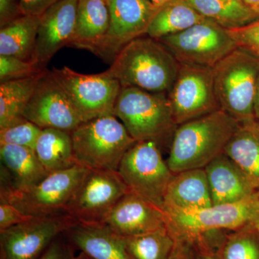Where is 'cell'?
<instances>
[{"label":"cell","mask_w":259,"mask_h":259,"mask_svg":"<svg viewBox=\"0 0 259 259\" xmlns=\"http://www.w3.org/2000/svg\"><path fill=\"white\" fill-rule=\"evenodd\" d=\"M181 65L161 42L140 37L126 45L107 70L122 88L169 93Z\"/></svg>","instance_id":"1"},{"label":"cell","mask_w":259,"mask_h":259,"mask_svg":"<svg viewBox=\"0 0 259 259\" xmlns=\"http://www.w3.org/2000/svg\"><path fill=\"white\" fill-rule=\"evenodd\" d=\"M239 124L219 110L177 126L166 161L171 171L204 168L224 153Z\"/></svg>","instance_id":"2"},{"label":"cell","mask_w":259,"mask_h":259,"mask_svg":"<svg viewBox=\"0 0 259 259\" xmlns=\"http://www.w3.org/2000/svg\"><path fill=\"white\" fill-rule=\"evenodd\" d=\"M71 136L76 163L88 169L117 171L122 158L136 143L113 115L82 122Z\"/></svg>","instance_id":"3"},{"label":"cell","mask_w":259,"mask_h":259,"mask_svg":"<svg viewBox=\"0 0 259 259\" xmlns=\"http://www.w3.org/2000/svg\"><path fill=\"white\" fill-rule=\"evenodd\" d=\"M259 58L236 48L213 68L218 103L239 123L255 118L254 100Z\"/></svg>","instance_id":"4"},{"label":"cell","mask_w":259,"mask_h":259,"mask_svg":"<svg viewBox=\"0 0 259 259\" xmlns=\"http://www.w3.org/2000/svg\"><path fill=\"white\" fill-rule=\"evenodd\" d=\"M167 228L175 238L192 242L211 232L233 231L254 223L259 216V192L236 203L198 209H168Z\"/></svg>","instance_id":"5"},{"label":"cell","mask_w":259,"mask_h":259,"mask_svg":"<svg viewBox=\"0 0 259 259\" xmlns=\"http://www.w3.org/2000/svg\"><path fill=\"white\" fill-rule=\"evenodd\" d=\"M113 115L136 141L160 140L176 129L168 94L136 88H122Z\"/></svg>","instance_id":"6"},{"label":"cell","mask_w":259,"mask_h":259,"mask_svg":"<svg viewBox=\"0 0 259 259\" xmlns=\"http://www.w3.org/2000/svg\"><path fill=\"white\" fill-rule=\"evenodd\" d=\"M117 172L129 192L163 210L167 187L175 173L163 160L157 141L136 142L122 158Z\"/></svg>","instance_id":"7"},{"label":"cell","mask_w":259,"mask_h":259,"mask_svg":"<svg viewBox=\"0 0 259 259\" xmlns=\"http://www.w3.org/2000/svg\"><path fill=\"white\" fill-rule=\"evenodd\" d=\"M88 170L76 164L67 169L51 172L28 189L1 190L0 201L13 204L32 217L62 214Z\"/></svg>","instance_id":"8"},{"label":"cell","mask_w":259,"mask_h":259,"mask_svg":"<svg viewBox=\"0 0 259 259\" xmlns=\"http://www.w3.org/2000/svg\"><path fill=\"white\" fill-rule=\"evenodd\" d=\"M51 71L83 122L113 115L122 86L108 71L83 74L68 66Z\"/></svg>","instance_id":"9"},{"label":"cell","mask_w":259,"mask_h":259,"mask_svg":"<svg viewBox=\"0 0 259 259\" xmlns=\"http://www.w3.org/2000/svg\"><path fill=\"white\" fill-rule=\"evenodd\" d=\"M158 40L182 66L209 69L238 48L228 30L209 19Z\"/></svg>","instance_id":"10"},{"label":"cell","mask_w":259,"mask_h":259,"mask_svg":"<svg viewBox=\"0 0 259 259\" xmlns=\"http://www.w3.org/2000/svg\"><path fill=\"white\" fill-rule=\"evenodd\" d=\"M129 192L117 171L88 169L65 209L78 224H103Z\"/></svg>","instance_id":"11"},{"label":"cell","mask_w":259,"mask_h":259,"mask_svg":"<svg viewBox=\"0 0 259 259\" xmlns=\"http://www.w3.org/2000/svg\"><path fill=\"white\" fill-rule=\"evenodd\" d=\"M168 100L177 126L221 110L213 69L181 65Z\"/></svg>","instance_id":"12"},{"label":"cell","mask_w":259,"mask_h":259,"mask_svg":"<svg viewBox=\"0 0 259 259\" xmlns=\"http://www.w3.org/2000/svg\"><path fill=\"white\" fill-rule=\"evenodd\" d=\"M110 25L105 37L92 51L111 64L117 54L138 37L146 35L160 8L148 0H107Z\"/></svg>","instance_id":"13"},{"label":"cell","mask_w":259,"mask_h":259,"mask_svg":"<svg viewBox=\"0 0 259 259\" xmlns=\"http://www.w3.org/2000/svg\"><path fill=\"white\" fill-rule=\"evenodd\" d=\"M76 224L62 213L35 217L0 231L1 259H38L56 238Z\"/></svg>","instance_id":"14"},{"label":"cell","mask_w":259,"mask_h":259,"mask_svg":"<svg viewBox=\"0 0 259 259\" xmlns=\"http://www.w3.org/2000/svg\"><path fill=\"white\" fill-rule=\"evenodd\" d=\"M23 117L40 128L71 133L82 123L66 94L46 70L23 112Z\"/></svg>","instance_id":"15"},{"label":"cell","mask_w":259,"mask_h":259,"mask_svg":"<svg viewBox=\"0 0 259 259\" xmlns=\"http://www.w3.org/2000/svg\"><path fill=\"white\" fill-rule=\"evenodd\" d=\"M78 0H61L40 16L32 62L40 71L61 49L69 47L76 25Z\"/></svg>","instance_id":"16"},{"label":"cell","mask_w":259,"mask_h":259,"mask_svg":"<svg viewBox=\"0 0 259 259\" xmlns=\"http://www.w3.org/2000/svg\"><path fill=\"white\" fill-rule=\"evenodd\" d=\"M103 224L122 237L144 234L166 226L161 209L131 192L115 204Z\"/></svg>","instance_id":"17"},{"label":"cell","mask_w":259,"mask_h":259,"mask_svg":"<svg viewBox=\"0 0 259 259\" xmlns=\"http://www.w3.org/2000/svg\"><path fill=\"white\" fill-rule=\"evenodd\" d=\"M204 168L213 205L236 203L259 192L241 168L224 153Z\"/></svg>","instance_id":"18"},{"label":"cell","mask_w":259,"mask_h":259,"mask_svg":"<svg viewBox=\"0 0 259 259\" xmlns=\"http://www.w3.org/2000/svg\"><path fill=\"white\" fill-rule=\"evenodd\" d=\"M1 190H23L36 185L49 175L34 149L0 144Z\"/></svg>","instance_id":"19"},{"label":"cell","mask_w":259,"mask_h":259,"mask_svg":"<svg viewBox=\"0 0 259 259\" xmlns=\"http://www.w3.org/2000/svg\"><path fill=\"white\" fill-rule=\"evenodd\" d=\"M204 168H194L175 174L167 187L163 210L198 209L212 206Z\"/></svg>","instance_id":"20"},{"label":"cell","mask_w":259,"mask_h":259,"mask_svg":"<svg viewBox=\"0 0 259 259\" xmlns=\"http://www.w3.org/2000/svg\"><path fill=\"white\" fill-rule=\"evenodd\" d=\"M70 239L92 259H131L123 238L105 224H76L69 231Z\"/></svg>","instance_id":"21"},{"label":"cell","mask_w":259,"mask_h":259,"mask_svg":"<svg viewBox=\"0 0 259 259\" xmlns=\"http://www.w3.org/2000/svg\"><path fill=\"white\" fill-rule=\"evenodd\" d=\"M109 25L107 0H78L74 34L69 47L92 52L105 37Z\"/></svg>","instance_id":"22"},{"label":"cell","mask_w":259,"mask_h":259,"mask_svg":"<svg viewBox=\"0 0 259 259\" xmlns=\"http://www.w3.org/2000/svg\"><path fill=\"white\" fill-rule=\"evenodd\" d=\"M259 191V121L241 122L224 151Z\"/></svg>","instance_id":"23"},{"label":"cell","mask_w":259,"mask_h":259,"mask_svg":"<svg viewBox=\"0 0 259 259\" xmlns=\"http://www.w3.org/2000/svg\"><path fill=\"white\" fill-rule=\"evenodd\" d=\"M40 17L23 15L0 29V56L32 61Z\"/></svg>","instance_id":"24"},{"label":"cell","mask_w":259,"mask_h":259,"mask_svg":"<svg viewBox=\"0 0 259 259\" xmlns=\"http://www.w3.org/2000/svg\"><path fill=\"white\" fill-rule=\"evenodd\" d=\"M206 20L208 19L199 14L187 0H173L159 8L146 35L159 40L185 31Z\"/></svg>","instance_id":"25"},{"label":"cell","mask_w":259,"mask_h":259,"mask_svg":"<svg viewBox=\"0 0 259 259\" xmlns=\"http://www.w3.org/2000/svg\"><path fill=\"white\" fill-rule=\"evenodd\" d=\"M34 151L49 173L67 169L77 164L71 133L54 128L42 129Z\"/></svg>","instance_id":"26"},{"label":"cell","mask_w":259,"mask_h":259,"mask_svg":"<svg viewBox=\"0 0 259 259\" xmlns=\"http://www.w3.org/2000/svg\"><path fill=\"white\" fill-rule=\"evenodd\" d=\"M45 71L0 83V129L25 118L24 110Z\"/></svg>","instance_id":"27"},{"label":"cell","mask_w":259,"mask_h":259,"mask_svg":"<svg viewBox=\"0 0 259 259\" xmlns=\"http://www.w3.org/2000/svg\"><path fill=\"white\" fill-rule=\"evenodd\" d=\"M204 18L223 28L243 26L259 18L241 0H187Z\"/></svg>","instance_id":"28"},{"label":"cell","mask_w":259,"mask_h":259,"mask_svg":"<svg viewBox=\"0 0 259 259\" xmlns=\"http://www.w3.org/2000/svg\"><path fill=\"white\" fill-rule=\"evenodd\" d=\"M227 232H221L218 245L210 243L218 258L259 259V233L254 223Z\"/></svg>","instance_id":"29"},{"label":"cell","mask_w":259,"mask_h":259,"mask_svg":"<svg viewBox=\"0 0 259 259\" xmlns=\"http://www.w3.org/2000/svg\"><path fill=\"white\" fill-rule=\"evenodd\" d=\"M122 238L131 259H168L176 243L167 226L157 231Z\"/></svg>","instance_id":"30"},{"label":"cell","mask_w":259,"mask_h":259,"mask_svg":"<svg viewBox=\"0 0 259 259\" xmlns=\"http://www.w3.org/2000/svg\"><path fill=\"white\" fill-rule=\"evenodd\" d=\"M42 130L24 118L0 129V144L15 145L34 149Z\"/></svg>","instance_id":"31"},{"label":"cell","mask_w":259,"mask_h":259,"mask_svg":"<svg viewBox=\"0 0 259 259\" xmlns=\"http://www.w3.org/2000/svg\"><path fill=\"white\" fill-rule=\"evenodd\" d=\"M45 71V70H44ZM32 61L14 56H0V82L23 79L42 72Z\"/></svg>","instance_id":"32"},{"label":"cell","mask_w":259,"mask_h":259,"mask_svg":"<svg viewBox=\"0 0 259 259\" xmlns=\"http://www.w3.org/2000/svg\"><path fill=\"white\" fill-rule=\"evenodd\" d=\"M227 30L237 47L259 58V18L243 26Z\"/></svg>","instance_id":"33"},{"label":"cell","mask_w":259,"mask_h":259,"mask_svg":"<svg viewBox=\"0 0 259 259\" xmlns=\"http://www.w3.org/2000/svg\"><path fill=\"white\" fill-rule=\"evenodd\" d=\"M33 218L35 217L22 212L13 204L6 202H0V231L26 222Z\"/></svg>","instance_id":"34"},{"label":"cell","mask_w":259,"mask_h":259,"mask_svg":"<svg viewBox=\"0 0 259 259\" xmlns=\"http://www.w3.org/2000/svg\"><path fill=\"white\" fill-rule=\"evenodd\" d=\"M20 3L17 0H0V27L23 16Z\"/></svg>","instance_id":"35"},{"label":"cell","mask_w":259,"mask_h":259,"mask_svg":"<svg viewBox=\"0 0 259 259\" xmlns=\"http://www.w3.org/2000/svg\"><path fill=\"white\" fill-rule=\"evenodd\" d=\"M193 259H220L214 247L204 236L190 242Z\"/></svg>","instance_id":"36"},{"label":"cell","mask_w":259,"mask_h":259,"mask_svg":"<svg viewBox=\"0 0 259 259\" xmlns=\"http://www.w3.org/2000/svg\"><path fill=\"white\" fill-rule=\"evenodd\" d=\"M61 0H20L23 15L40 17L46 10Z\"/></svg>","instance_id":"37"},{"label":"cell","mask_w":259,"mask_h":259,"mask_svg":"<svg viewBox=\"0 0 259 259\" xmlns=\"http://www.w3.org/2000/svg\"><path fill=\"white\" fill-rule=\"evenodd\" d=\"M58 238L49 245L38 259H73L74 255L70 253L66 245Z\"/></svg>","instance_id":"38"},{"label":"cell","mask_w":259,"mask_h":259,"mask_svg":"<svg viewBox=\"0 0 259 259\" xmlns=\"http://www.w3.org/2000/svg\"><path fill=\"white\" fill-rule=\"evenodd\" d=\"M175 248L168 259H193L190 242L175 238Z\"/></svg>","instance_id":"39"},{"label":"cell","mask_w":259,"mask_h":259,"mask_svg":"<svg viewBox=\"0 0 259 259\" xmlns=\"http://www.w3.org/2000/svg\"><path fill=\"white\" fill-rule=\"evenodd\" d=\"M254 116L255 120L259 121V76L257 81L254 100Z\"/></svg>","instance_id":"40"},{"label":"cell","mask_w":259,"mask_h":259,"mask_svg":"<svg viewBox=\"0 0 259 259\" xmlns=\"http://www.w3.org/2000/svg\"><path fill=\"white\" fill-rule=\"evenodd\" d=\"M241 1L257 15V11L259 10V0H241Z\"/></svg>","instance_id":"41"},{"label":"cell","mask_w":259,"mask_h":259,"mask_svg":"<svg viewBox=\"0 0 259 259\" xmlns=\"http://www.w3.org/2000/svg\"><path fill=\"white\" fill-rule=\"evenodd\" d=\"M148 1L151 2L155 6L161 8V7L167 4V3H170V2L173 1V0H148Z\"/></svg>","instance_id":"42"},{"label":"cell","mask_w":259,"mask_h":259,"mask_svg":"<svg viewBox=\"0 0 259 259\" xmlns=\"http://www.w3.org/2000/svg\"><path fill=\"white\" fill-rule=\"evenodd\" d=\"M73 259H92L91 258H90V257L88 256V255H87L85 254V253H82V252H81V253H79V255H76V256L73 257Z\"/></svg>","instance_id":"43"},{"label":"cell","mask_w":259,"mask_h":259,"mask_svg":"<svg viewBox=\"0 0 259 259\" xmlns=\"http://www.w3.org/2000/svg\"><path fill=\"white\" fill-rule=\"evenodd\" d=\"M254 224L255 227H256L257 230H258L259 233V216L258 218L254 221Z\"/></svg>","instance_id":"44"},{"label":"cell","mask_w":259,"mask_h":259,"mask_svg":"<svg viewBox=\"0 0 259 259\" xmlns=\"http://www.w3.org/2000/svg\"><path fill=\"white\" fill-rule=\"evenodd\" d=\"M257 15H258V16L259 17V10L257 11Z\"/></svg>","instance_id":"45"}]
</instances>
